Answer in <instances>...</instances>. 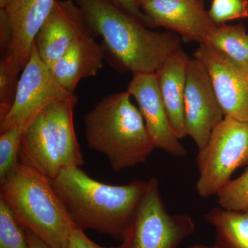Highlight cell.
<instances>
[{"mask_svg":"<svg viewBox=\"0 0 248 248\" xmlns=\"http://www.w3.org/2000/svg\"><path fill=\"white\" fill-rule=\"evenodd\" d=\"M23 132V129L14 127L0 133V182L19 164Z\"/></svg>","mask_w":248,"mask_h":248,"instance_id":"20","label":"cell"},{"mask_svg":"<svg viewBox=\"0 0 248 248\" xmlns=\"http://www.w3.org/2000/svg\"><path fill=\"white\" fill-rule=\"evenodd\" d=\"M67 248H118V247H104L93 242L89 239L84 231L76 228L72 231L68 239Z\"/></svg>","mask_w":248,"mask_h":248,"instance_id":"25","label":"cell"},{"mask_svg":"<svg viewBox=\"0 0 248 248\" xmlns=\"http://www.w3.org/2000/svg\"><path fill=\"white\" fill-rule=\"evenodd\" d=\"M209 16L217 25L248 17V0H213Z\"/></svg>","mask_w":248,"mask_h":248,"instance_id":"22","label":"cell"},{"mask_svg":"<svg viewBox=\"0 0 248 248\" xmlns=\"http://www.w3.org/2000/svg\"><path fill=\"white\" fill-rule=\"evenodd\" d=\"M220 207L240 211L248 208V168L240 177L231 180L217 193Z\"/></svg>","mask_w":248,"mask_h":248,"instance_id":"21","label":"cell"},{"mask_svg":"<svg viewBox=\"0 0 248 248\" xmlns=\"http://www.w3.org/2000/svg\"><path fill=\"white\" fill-rule=\"evenodd\" d=\"M11 0H0V9H5L11 2Z\"/></svg>","mask_w":248,"mask_h":248,"instance_id":"27","label":"cell"},{"mask_svg":"<svg viewBox=\"0 0 248 248\" xmlns=\"http://www.w3.org/2000/svg\"><path fill=\"white\" fill-rule=\"evenodd\" d=\"M128 91L103 97L84 116L90 149L107 156L115 172L143 164L155 147Z\"/></svg>","mask_w":248,"mask_h":248,"instance_id":"3","label":"cell"},{"mask_svg":"<svg viewBox=\"0 0 248 248\" xmlns=\"http://www.w3.org/2000/svg\"><path fill=\"white\" fill-rule=\"evenodd\" d=\"M55 0H11L5 8L13 31L9 48L0 62V71L19 79L30 59L36 35Z\"/></svg>","mask_w":248,"mask_h":248,"instance_id":"11","label":"cell"},{"mask_svg":"<svg viewBox=\"0 0 248 248\" xmlns=\"http://www.w3.org/2000/svg\"><path fill=\"white\" fill-rule=\"evenodd\" d=\"M0 248H29L27 232L0 195Z\"/></svg>","mask_w":248,"mask_h":248,"instance_id":"19","label":"cell"},{"mask_svg":"<svg viewBox=\"0 0 248 248\" xmlns=\"http://www.w3.org/2000/svg\"><path fill=\"white\" fill-rule=\"evenodd\" d=\"M196 163L200 174L197 194L203 199L217 195L236 169L248 166V122L225 117L199 151Z\"/></svg>","mask_w":248,"mask_h":248,"instance_id":"6","label":"cell"},{"mask_svg":"<svg viewBox=\"0 0 248 248\" xmlns=\"http://www.w3.org/2000/svg\"><path fill=\"white\" fill-rule=\"evenodd\" d=\"M112 4L124 10L130 16L136 18L146 27H154L153 22L139 6L136 0H108Z\"/></svg>","mask_w":248,"mask_h":248,"instance_id":"23","label":"cell"},{"mask_svg":"<svg viewBox=\"0 0 248 248\" xmlns=\"http://www.w3.org/2000/svg\"><path fill=\"white\" fill-rule=\"evenodd\" d=\"M84 13L92 32L103 39L105 52L120 71L156 73L171 54L182 48V38L156 32L108 0H73Z\"/></svg>","mask_w":248,"mask_h":248,"instance_id":"2","label":"cell"},{"mask_svg":"<svg viewBox=\"0 0 248 248\" xmlns=\"http://www.w3.org/2000/svg\"><path fill=\"white\" fill-rule=\"evenodd\" d=\"M195 230L193 219L188 215L168 213L160 195L159 183L152 177L118 248H177Z\"/></svg>","mask_w":248,"mask_h":248,"instance_id":"7","label":"cell"},{"mask_svg":"<svg viewBox=\"0 0 248 248\" xmlns=\"http://www.w3.org/2000/svg\"><path fill=\"white\" fill-rule=\"evenodd\" d=\"M189 60L190 58L182 48L179 49L171 54L156 72L161 99L173 130L179 140L187 136L184 97Z\"/></svg>","mask_w":248,"mask_h":248,"instance_id":"16","label":"cell"},{"mask_svg":"<svg viewBox=\"0 0 248 248\" xmlns=\"http://www.w3.org/2000/svg\"><path fill=\"white\" fill-rule=\"evenodd\" d=\"M50 182L77 228L93 230L122 242L148 187V181L143 180L122 186L104 184L81 167L68 168Z\"/></svg>","mask_w":248,"mask_h":248,"instance_id":"1","label":"cell"},{"mask_svg":"<svg viewBox=\"0 0 248 248\" xmlns=\"http://www.w3.org/2000/svg\"><path fill=\"white\" fill-rule=\"evenodd\" d=\"M105 50L92 32L78 37L51 67L55 79L62 87L74 93L81 79L97 76L103 67Z\"/></svg>","mask_w":248,"mask_h":248,"instance_id":"15","label":"cell"},{"mask_svg":"<svg viewBox=\"0 0 248 248\" xmlns=\"http://www.w3.org/2000/svg\"><path fill=\"white\" fill-rule=\"evenodd\" d=\"M206 45L235 61L248 64V34L242 24L217 26Z\"/></svg>","mask_w":248,"mask_h":248,"instance_id":"18","label":"cell"},{"mask_svg":"<svg viewBox=\"0 0 248 248\" xmlns=\"http://www.w3.org/2000/svg\"><path fill=\"white\" fill-rule=\"evenodd\" d=\"M26 232H27L29 248H53L46 244L45 241H42L38 236H36L31 231H26Z\"/></svg>","mask_w":248,"mask_h":248,"instance_id":"26","label":"cell"},{"mask_svg":"<svg viewBox=\"0 0 248 248\" xmlns=\"http://www.w3.org/2000/svg\"><path fill=\"white\" fill-rule=\"evenodd\" d=\"M76 94L61 98L40 111L26 126L19 149V163L53 180L68 168L84 164L74 125Z\"/></svg>","mask_w":248,"mask_h":248,"instance_id":"5","label":"cell"},{"mask_svg":"<svg viewBox=\"0 0 248 248\" xmlns=\"http://www.w3.org/2000/svg\"><path fill=\"white\" fill-rule=\"evenodd\" d=\"M75 94L62 87L51 68L41 59L35 46L22 72L14 104L0 120V133L18 127L24 130L29 122L50 103Z\"/></svg>","mask_w":248,"mask_h":248,"instance_id":"8","label":"cell"},{"mask_svg":"<svg viewBox=\"0 0 248 248\" xmlns=\"http://www.w3.org/2000/svg\"><path fill=\"white\" fill-rule=\"evenodd\" d=\"M149 1V0H136L137 3L139 5L140 8H141V6L142 4H144L146 1Z\"/></svg>","mask_w":248,"mask_h":248,"instance_id":"29","label":"cell"},{"mask_svg":"<svg viewBox=\"0 0 248 248\" xmlns=\"http://www.w3.org/2000/svg\"><path fill=\"white\" fill-rule=\"evenodd\" d=\"M204 218L216 231L217 248H248V208L234 211L214 208Z\"/></svg>","mask_w":248,"mask_h":248,"instance_id":"17","label":"cell"},{"mask_svg":"<svg viewBox=\"0 0 248 248\" xmlns=\"http://www.w3.org/2000/svg\"><path fill=\"white\" fill-rule=\"evenodd\" d=\"M13 37V31L7 13L5 9H0V50L4 56L9 48Z\"/></svg>","mask_w":248,"mask_h":248,"instance_id":"24","label":"cell"},{"mask_svg":"<svg viewBox=\"0 0 248 248\" xmlns=\"http://www.w3.org/2000/svg\"><path fill=\"white\" fill-rule=\"evenodd\" d=\"M87 32L92 31L79 6L73 0H55L34 46L39 56L51 68L72 43Z\"/></svg>","mask_w":248,"mask_h":248,"instance_id":"14","label":"cell"},{"mask_svg":"<svg viewBox=\"0 0 248 248\" xmlns=\"http://www.w3.org/2000/svg\"><path fill=\"white\" fill-rule=\"evenodd\" d=\"M141 9L153 25L175 31L187 42L206 44L217 27L201 0H149Z\"/></svg>","mask_w":248,"mask_h":248,"instance_id":"13","label":"cell"},{"mask_svg":"<svg viewBox=\"0 0 248 248\" xmlns=\"http://www.w3.org/2000/svg\"><path fill=\"white\" fill-rule=\"evenodd\" d=\"M127 91L138 103L155 148L176 157L186 156L187 151L173 130L161 99L156 73H134Z\"/></svg>","mask_w":248,"mask_h":248,"instance_id":"12","label":"cell"},{"mask_svg":"<svg viewBox=\"0 0 248 248\" xmlns=\"http://www.w3.org/2000/svg\"><path fill=\"white\" fill-rule=\"evenodd\" d=\"M184 112L187 135L202 151L225 115L206 68L194 57L187 63Z\"/></svg>","mask_w":248,"mask_h":248,"instance_id":"9","label":"cell"},{"mask_svg":"<svg viewBox=\"0 0 248 248\" xmlns=\"http://www.w3.org/2000/svg\"><path fill=\"white\" fill-rule=\"evenodd\" d=\"M188 248H217L216 246H207L205 245L202 244H196L194 246H190Z\"/></svg>","mask_w":248,"mask_h":248,"instance_id":"28","label":"cell"},{"mask_svg":"<svg viewBox=\"0 0 248 248\" xmlns=\"http://www.w3.org/2000/svg\"><path fill=\"white\" fill-rule=\"evenodd\" d=\"M0 184V195L26 231L51 248L68 247L70 235L77 227L48 177L19 163Z\"/></svg>","mask_w":248,"mask_h":248,"instance_id":"4","label":"cell"},{"mask_svg":"<svg viewBox=\"0 0 248 248\" xmlns=\"http://www.w3.org/2000/svg\"><path fill=\"white\" fill-rule=\"evenodd\" d=\"M194 58L206 68L225 117L248 122V64L206 44L199 46Z\"/></svg>","mask_w":248,"mask_h":248,"instance_id":"10","label":"cell"}]
</instances>
